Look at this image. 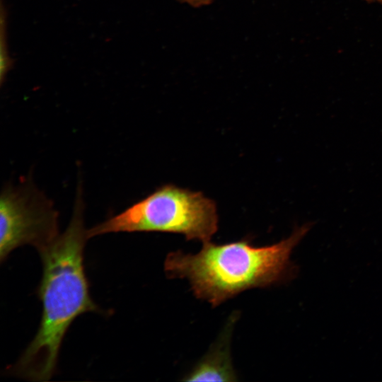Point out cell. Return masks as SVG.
I'll return each mask as SVG.
<instances>
[{"instance_id": "6da1fadb", "label": "cell", "mask_w": 382, "mask_h": 382, "mask_svg": "<svg viewBox=\"0 0 382 382\" xmlns=\"http://www.w3.org/2000/svg\"><path fill=\"white\" fill-rule=\"evenodd\" d=\"M83 209L79 194L65 231L39 251L43 265L38 289L42 303L41 321L34 339L15 366V371L29 380L47 381L52 376L71 323L83 313L98 310L89 294L83 265L88 236Z\"/></svg>"}, {"instance_id": "7a4b0ae2", "label": "cell", "mask_w": 382, "mask_h": 382, "mask_svg": "<svg viewBox=\"0 0 382 382\" xmlns=\"http://www.w3.org/2000/svg\"><path fill=\"white\" fill-rule=\"evenodd\" d=\"M312 226L313 223L296 226L289 237L262 247L243 238L219 245L207 241L196 254L171 252L165 271L169 278L187 279L193 294L215 307L247 289L295 279L299 267L290 256Z\"/></svg>"}, {"instance_id": "3957f363", "label": "cell", "mask_w": 382, "mask_h": 382, "mask_svg": "<svg viewBox=\"0 0 382 382\" xmlns=\"http://www.w3.org/2000/svg\"><path fill=\"white\" fill-rule=\"evenodd\" d=\"M216 203L201 192L164 185L122 212L87 230L88 238L117 232L180 233L209 241L218 230Z\"/></svg>"}, {"instance_id": "277c9868", "label": "cell", "mask_w": 382, "mask_h": 382, "mask_svg": "<svg viewBox=\"0 0 382 382\" xmlns=\"http://www.w3.org/2000/svg\"><path fill=\"white\" fill-rule=\"evenodd\" d=\"M0 259L15 248L30 244L40 251L58 234V214L33 185L6 186L0 199Z\"/></svg>"}, {"instance_id": "5b68a950", "label": "cell", "mask_w": 382, "mask_h": 382, "mask_svg": "<svg viewBox=\"0 0 382 382\" xmlns=\"http://www.w3.org/2000/svg\"><path fill=\"white\" fill-rule=\"evenodd\" d=\"M235 318L228 322L221 337L182 379L185 381H236L231 359L229 341Z\"/></svg>"}, {"instance_id": "8992f818", "label": "cell", "mask_w": 382, "mask_h": 382, "mask_svg": "<svg viewBox=\"0 0 382 382\" xmlns=\"http://www.w3.org/2000/svg\"><path fill=\"white\" fill-rule=\"evenodd\" d=\"M6 15L3 13V10L1 8V83H2L4 82V79L5 76H6L8 71L11 69L12 66V60L9 57L7 47H6Z\"/></svg>"}, {"instance_id": "52a82bcc", "label": "cell", "mask_w": 382, "mask_h": 382, "mask_svg": "<svg viewBox=\"0 0 382 382\" xmlns=\"http://www.w3.org/2000/svg\"><path fill=\"white\" fill-rule=\"evenodd\" d=\"M192 6H199L209 3L212 0H182Z\"/></svg>"}, {"instance_id": "ba28073f", "label": "cell", "mask_w": 382, "mask_h": 382, "mask_svg": "<svg viewBox=\"0 0 382 382\" xmlns=\"http://www.w3.org/2000/svg\"><path fill=\"white\" fill-rule=\"evenodd\" d=\"M369 3H377L379 4H382V0H364Z\"/></svg>"}]
</instances>
